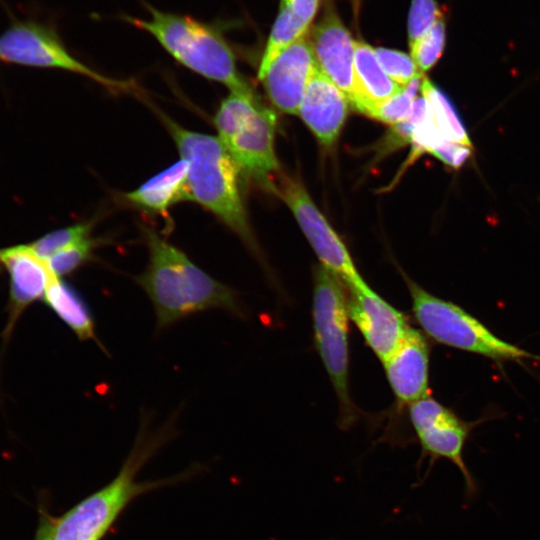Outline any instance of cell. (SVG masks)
I'll return each mask as SVG.
<instances>
[{
  "label": "cell",
  "mask_w": 540,
  "mask_h": 540,
  "mask_svg": "<svg viewBox=\"0 0 540 540\" xmlns=\"http://www.w3.org/2000/svg\"><path fill=\"white\" fill-rule=\"evenodd\" d=\"M142 228L148 265L136 282L151 300L159 329L210 309L244 315L234 289L212 278L151 227Z\"/></svg>",
  "instance_id": "cell-1"
},
{
  "label": "cell",
  "mask_w": 540,
  "mask_h": 540,
  "mask_svg": "<svg viewBox=\"0 0 540 540\" xmlns=\"http://www.w3.org/2000/svg\"><path fill=\"white\" fill-rule=\"evenodd\" d=\"M188 166L189 201L211 212L259 255L240 192V172L217 136L186 129L159 113Z\"/></svg>",
  "instance_id": "cell-2"
},
{
  "label": "cell",
  "mask_w": 540,
  "mask_h": 540,
  "mask_svg": "<svg viewBox=\"0 0 540 540\" xmlns=\"http://www.w3.org/2000/svg\"><path fill=\"white\" fill-rule=\"evenodd\" d=\"M148 19L123 16L136 28L153 36L179 64L226 86L230 91L252 90L237 67L236 57L220 23L189 15L161 11L147 5Z\"/></svg>",
  "instance_id": "cell-3"
},
{
  "label": "cell",
  "mask_w": 540,
  "mask_h": 540,
  "mask_svg": "<svg viewBox=\"0 0 540 540\" xmlns=\"http://www.w3.org/2000/svg\"><path fill=\"white\" fill-rule=\"evenodd\" d=\"M170 434L142 429L117 476L59 517L51 518L52 540H101L118 516L136 497L165 485V481L138 482L136 474Z\"/></svg>",
  "instance_id": "cell-4"
},
{
  "label": "cell",
  "mask_w": 540,
  "mask_h": 540,
  "mask_svg": "<svg viewBox=\"0 0 540 540\" xmlns=\"http://www.w3.org/2000/svg\"><path fill=\"white\" fill-rule=\"evenodd\" d=\"M213 122L218 139L240 175L270 191L280 172L274 150V110L261 105L253 90L230 91L221 101Z\"/></svg>",
  "instance_id": "cell-5"
},
{
  "label": "cell",
  "mask_w": 540,
  "mask_h": 540,
  "mask_svg": "<svg viewBox=\"0 0 540 540\" xmlns=\"http://www.w3.org/2000/svg\"><path fill=\"white\" fill-rule=\"evenodd\" d=\"M312 319L317 351L339 404V424L348 429L358 418L349 388V311L342 280L320 265L314 269Z\"/></svg>",
  "instance_id": "cell-6"
},
{
  "label": "cell",
  "mask_w": 540,
  "mask_h": 540,
  "mask_svg": "<svg viewBox=\"0 0 540 540\" xmlns=\"http://www.w3.org/2000/svg\"><path fill=\"white\" fill-rule=\"evenodd\" d=\"M403 277L414 319L428 338L496 362L540 360V356L497 337L462 307L429 293L407 275Z\"/></svg>",
  "instance_id": "cell-7"
},
{
  "label": "cell",
  "mask_w": 540,
  "mask_h": 540,
  "mask_svg": "<svg viewBox=\"0 0 540 540\" xmlns=\"http://www.w3.org/2000/svg\"><path fill=\"white\" fill-rule=\"evenodd\" d=\"M408 416L414 437L421 448L417 469L421 468L426 459L429 463L421 484L437 461L447 460L461 472L465 500L471 502L479 492V484L465 462L464 448L471 432L485 419L465 421L430 395L410 404Z\"/></svg>",
  "instance_id": "cell-8"
},
{
  "label": "cell",
  "mask_w": 540,
  "mask_h": 540,
  "mask_svg": "<svg viewBox=\"0 0 540 540\" xmlns=\"http://www.w3.org/2000/svg\"><path fill=\"white\" fill-rule=\"evenodd\" d=\"M0 61L36 68L59 69L87 77L111 92H134L133 81L103 75L75 58L56 30L48 25L21 21L0 36Z\"/></svg>",
  "instance_id": "cell-9"
},
{
  "label": "cell",
  "mask_w": 540,
  "mask_h": 540,
  "mask_svg": "<svg viewBox=\"0 0 540 540\" xmlns=\"http://www.w3.org/2000/svg\"><path fill=\"white\" fill-rule=\"evenodd\" d=\"M270 191L290 208L322 266L338 276L346 287L364 282L345 244L300 181L279 172Z\"/></svg>",
  "instance_id": "cell-10"
},
{
  "label": "cell",
  "mask_w": 540,
  "mask_h": 540,
  "mask_svg": "<svg viewBox=\"0 0 540 540\" xmlns=\"http://www.w3.org/2000/svg\"><path fill=\"white\" fill-rule=\"evenodd\" d=\"M346 290L350 320L367 347L383 363L409 329L407 317L373 291L365 281L348 286Z\"/></svg>",
  "instance_id": "cell-11"
},
{
  "label": "cell",
  "mask_w": 540,
  "mask_h": 540,
  "mask_svg": "<svg viewBox=\"0 0 540 540\" xmlns=\"http://www.w3.org/2000/svg\"><path fill=\"white\" fill-rule=\"evenodd\" d=\"M309 41L319 69L352 104L355 96V40L333 7L326 9L312 29Z\"/></svg>",
  "instance_id": "cell-12"
},
{
  "label": "cell",
  "mask_w": 540,
  "mask_h": 540,
  "mask_svg": "<svg viewBox=\"0 0 540 540\" xmlns=\"http://www.w3.org/2000/svg\"><path fill=\"white\" fill-rule=\"evenodd\" d=\"M382 364L399 411L430 395V346L422 331L410 326Z\"/></svg>",
  "instance_id": "cell-13"
},
{
  "label": "cell",
  "mask_w": 540,
  "mask_h": 540,
  "mask_svg": "<svg viewBox=\"0 0 540 540\" xmlns=\"http://www.w3.org/2000/svg\"><path fill=\"white\" fill-rule=\"evenodd\" d=\"M316 67L317 62L307 36L285 49L260 79L271 103L282 112L297 115Z\"/></svg>",
  "instance_id": "cell-14"
},
{
  "label": "cell",
  "mask_w": 540,
  "mask_h": 540,
  "mask_svg": "<svg viewBox=\"0 0 540 540\" xmlns=\"http://www.w3.org/2000/svg\"><path fill=\"white\" fill-rule=\"evenodd\" d=\"M0 266L7 271L10 281L9 321L5 330L9 334L23 311L44 298L47 286L55 276L30 245L0 249Z\"/></svg>",
  "instance_id": "cell-15"
},
{
  "label": "cell",
  "mask_w": 540,
  "mask_h": 540,
  "mask_svg": "<svg viewBox=\"0 0 540 540\" xmlns=\"http://www.w3.org/2000/svg\"><path fill=\"white\" fill-rule=\"evenodd\" d=\"M348 102L344 93L317 65L304 92L298 115L318 141L329 147L335 143L345 123Z\"/></svg>",
  "instance_id": "cell-16"
},
{
  "label": "cell",
  "mask_w": 540,
  "mask_h": 540,
  "mask_svg": "<svg viewBox=\"0 0 540 540\" xmlns=\"http://www.w3.org/2000/svg\"><path fill=\"white\" fill-rule=\"evenodd\" d=\"M187 173V163L180 158L122 197L134 208L165 217L173 205L189 200Z\"/></svg>",
  "instance_id": "cell-17"
},
{
  "label": "cell",
  "mask_w": 540,
  "mask_h": 540,
  "mask_svg": "<svg viewBox=\"0 0 540 540\" xmlns=\"http://www.w3.org/2000/svg\"><path fill=\"white\" fill-rule=\"evenodd\" d=\"M354 74L355 96L351 105L365 115L371 107L392 97L403 88L384 71L375 49L363 41L355 40Z\"/></svg>",
  "instance_id": "cell-18"
},
{
  "label": "cell",
  "mask_w": 540,
  "mask_h": 540,
  "mask_svg": "<svg viewBox=\"0 0 540 540\" xmlns=\"http://www.w3.org/2000/svg\"><path fill=\"white\" fill-rule=\"evenodd\" d=\"M44 301L80 340H96L92 313L73 286L53 277L47 286Z\"/></svg>",
  "instance_id": "cell-19"
},
{
  "label": "cell",
  "mask_w": 540,
  "mask_h": 540,
  "mask_svg": "<svg viewBox=\"0 0 540 540\" xmlns=\"http://www.w3.org/2000/svg\"><path fill=\"white\" fill-rule=\"evenodd\" d=\"M309 27L310 25L305 23L287 7L280 5L278 15L261 57L257 74L259 80L280 53L307 35Z\"/></svg>",
  "instance_id": "cell-20"
},
{
  "label": "cell",
  "mask_w": 540,
  "mask_h": 540,
  "mask_svg": "<svg viewBox=\"0 0 540 540\" xmlns=\"http://www.w3.org/2000/svg\"><path fill=\"white\" fill-rule=\"evenodd\" d=\"M422 96L429 104L433 120L449 141L472 146L467 131L448 97L429 79L423 78Z\"/></svg>",
  "instance_id": "cell-21"
},
{
  "label": "cell",
  "mask_w": 540,
  "mask_h": 540,
  "mask_svg": "<svg viewBox=\"0 0 540 540\" xmlns=\"http://www.w3.org/2000/svg\"><path fill=\"white\" fill-rule=\"evenodd\" d=\"M423 78V75L416 77L400 92L371 107L366 116L392 126L404 121L411 112L417 92L421 90Z\"/></svg>",
  "instance_id": "cell-22"
},
{
  "label": "cell",
  "mask_w": 540,
  "mask_h": 540,
  "mask_svg": "<svg viewBox=\"0 0 540 540\" xmlns=\"http://www.w3.org/2000/svg\"><path fill=\"white\" fill-rule=\"evenodd\" d=\"M92 228V221L76 223L53 230L29 245L37 256L46 261L57 252L89 237Z\"/></svg>",
  "instance_id": "cell-23"
},
{
  "label": "cell",
  "mask_w": 540,
  "mask_h": 540,
  "mask_svg": "<svg viewBox=\"0 0 540 540\" xmlns=\"http://www.w3.org/2000/svg\"><path fill=\"white\" fill-rule=\"evenodd\" d=\"M100 243L101 240L89 236L57 252L46 260L49 270L57 278L73 273L92 259Z\"/></svg>",
  "instance_id": "cell-24"
},
{
  "label": "cell",
  "mask_w": 540,
  "mask_h": 540,
  "mask_svg": "<svg viewBox=\"0 0 540 540\" xmlns=\"http://www.w3.org/2000/svg\"><path fill=\"white\" fill-rule=\"evenodd\" d=\"M445 40V19L441 17L410 46L411 56L421 72L430 70L438 62L444 51Z\"/></svg>",
  "instance_id": "cell-25"
},
{
  "label": "cell",
  "mask_w": 540,
  "mask_h": 540,
  "mask_svg": "<svg viewBox=\"0 0 540 540\" xmlns=\"http://www.w3.org/2000/svg\"><path fill=\"white\" fill-rule=\"evenodd\" d=\"M375 52L384 71L401 87L423 75L411 55L383 47L376 48Z\"/></svg>",
  "instance_id": "cell-26"
},
{
  "label": "cell",
  "mask_w": 540,
  "mask_h": 540,
  "mask_svg": "<svg viewBox=\"0 0 540 540\" xmlns=\"http://www.w3.org/2000/svg\"><path fill=\"white\" fill-rule=\"evenodd\" d=\"M441 17L443 15L436 0H412L407 22L409 46L423 36Z\"/></svg>",
  "instance_id": "cell-27"
},
{
  "label": "cell",
  "mask_w": 540,
  "mask_h": 540,
  "mask_svg": "<svg viewBox=\"0 0 540 540\" xmlns=\"http://www.w3.org/2000/svg\"><path fill=\"white\" fill-rule=\"evenodd\" d=\"M445 164L458 169L472 155V146H466L452 141H446L439 148L431 152Z\"/></svg>",
  "instance_id": "cell-28"
},
{
  "label": "cell",
  "mask_w": 540,
  "mask_h": 540,
  "mask_svg": "<svg viewBox=\"0 0 540 540\" xmlns=\"http://www.w3.org/2000/svg\"><path fill=\"white\" fill-rule=\"evenodd\" d=\"M319 4L320 0H281V6L287 7L308 25L313 21Z\"/></svg>",
  "instance_id": "cell-29"
},
{
  "label": "cell",
  "mask_w": 540,
  "mask_h": 540,
  "mask_svg": "<svg viewBox=\"0 0 540 540\" xmlns=\"http://www.w3.org/2000/svg\"><path fill=\"white\" fill-rule=\"evenodd\" d=\"M51 518L52 516L49 514L45 505H40L38 527L35 533L34 540H52Z\"/></svg>",
  "instance_id": "cell-30"
}]
</instances>
